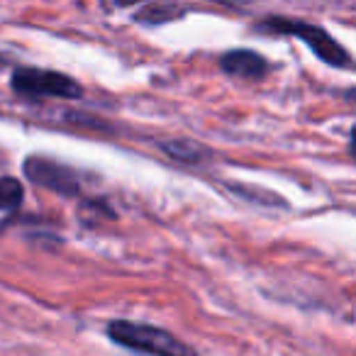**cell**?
Masks as SVG:
<instances>
[{
  "mask_svg": "<svg viewBox=\"0 0 356 356\" xmlns=\"http://www.w3.org/2000/svg\"><path fill=\"white\" fill-rule=\"evenodd\" d=\"M108 334L115 344H122L127 349L144 351L152 356H198L195 349L171 332L159 330L152 325H137L129 320H115L108 325Z\"/></svg>",
  "mask_w": 356,
  "mask_h": 356,
  "instance_id": "1",
  "label": "cell"
},
{
  "mask_svg": "<svg viewBox=\"0 0 356 356\" xmlns=\"http://www.w3.org/2000/svg\"><path fill=\"white\" fill-rule=\"evenodd\" d=\"M13 90L22 98L40 100V98H66L76 100L83 95V86L74 81L71 76L59 74V71H47V69H17L10 81Z\"/></svg>",
  "mask_w": 356,
  "mask_h": 356,
  "instance_id": "2",
  "label": "cell"
},
{
  "mask_svg": "<svg viewBox=\"0 0 356 356\" xmlns=\"http://www.w3.org/2000/svg\"><path fill=\"white\" fill-rule=\"evenodd\" d=\"M261 30L271 32H283V35H293L298 40H302L312 51H315L317 59H322L330 66H339L346 69L351 66V56L339 42H334L330 37V32L322 30L317 25H307V22H293V20H281V17H271L261 25Z\"/></svg>",
  "mask_w": 356,
  "mask_h": 356,
  "instance_id": "3",
  "label": "cell"
},
{
  "mask_svg": "<svg viewBox=\"0 0 356 356\" xmlns=\"http://www.w3.org/2000/svg\"><path fill=\"white\" fill-rule=\"evenodd\" d=\"M22 171L32 184L44 186L49 191H56L61 195H76L81 191V178L74 168L54 161L47 156H30L22 163Z\"/></svg>",
  "mask_w": 356,
  "mask_h": 356,
  "instance_id": "4",
  "label": "cell"
},
{
  "mask_svg": "<svg viewBox=\"0 0 356 356\" xmlns=\"http://www.w3.org/2000/svg\"><path fill=\"white\" fill-rule=\"evenodd\" d=\"M225 74L234 76V79H244V81H259L266 76L268 64L259 51L252 49H232L222 56L220 61Z\"/></svg>",
  "mask_w": 356,
  "mask_h": 356,
  "instance_id": "5",
  "label": "cell"
},
{
  "mask_svg": "<svg viewBox=\"0 0 356 356\" xmlns=\"http://www.w3.org/2000/svg\"><path fill=\"white\" fill-rule=\"evenodd\" d=\"M161 149L171 159L181 163H200L208 159V149L203 144L193 142V139H173V142H163Z\"/></svg>",
  "mask_w": 356,
  "mask_h": 356,
  "instance_id": "6",
  "label": "cell"
},
{
  "mask_svg": "<svg viewBox=\"0 0 356 356\" xmlns=\"http://www.w3.org/2000/svg\"><path fill=\"white\" fill-rule=\"evenodd\" d=\"M22 205V186L17 178L3 176L0 178V210H17Z\"/></svg>",
  "mask_w": 356,
  "mask_h": 356,
  "instance_id": "7",
  "label": "cell"
},
{
  "mask_svg": "<svg viewBox=\"0 0 356 356\" xmlns=\"http://www.w3.org/2000/svg\"><path fill=\"white\" fill-rule=\"evenodd\" d=\"M184 15V10L176 6H171V3H154L152 8H147V10H142L137 15L139 22H152V25H159V22H168L173 20V17Z\"/></svg>",
  "mask_w": 356,
  "mask_h": 356,
  "instance_id": "8",
  "label": "cell"
},
{
  "mask_svg": "<svg viewBox=\"0 0 356 356\" xmlns=\"http://www.w3.org/2000/svg\"><path fill=\"white\" fill-rule=\"evenodd\" d=\"M213 3H222V6H249L254 0H213Z\"/></svg>",
  "mask_w": 356,
  "mask_h": 356,
  "instance_id": "9",
  "label": "cell"
},
{
  "mask_svg": "<svg viewBox=\"0 0 356 356\" xmlns=\"http://www.w3.org/2000/svg\"><path fill=\"white\" fill-rule=\"evenodd\" d=\"M118 6H134V3H142V0H115Z\"/></svg>",
  "mask_w": 356,
  "mask_h": 356,
  "instance_id": "10",
  "label": "cell"
}]
</instances>
